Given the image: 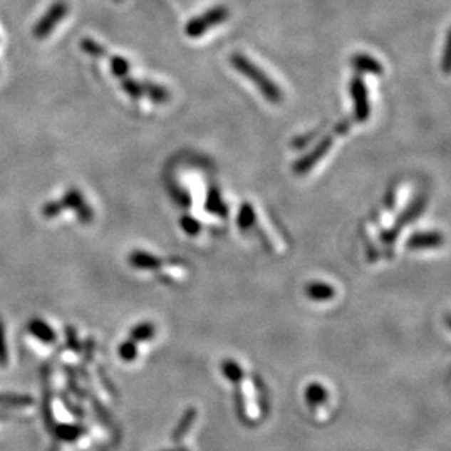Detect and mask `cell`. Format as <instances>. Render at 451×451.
<instances>
[{
    "mask_svg": "<svg viewBox=\"0 0 451 451\" xmlns=\"http://www.w3.org/2000/svg\"><path fill=\"white\" fill-rule=\"evenodd\" d=\"M229 62L232 68L238 72L244 75L252 83L257 86L260 94L272 104H281L284 100V94L281 86L272 81L266 72H263L254 62L244 56L243 53H234L229 57Z\"/></svg>",
    "mask_w": 451,
    "mask_h": 451,
    "instance_id": "1",
    "label": "cell"
},
{
    "mask_svg": "<svg viewBox=\"0 0 451 451\" xmlns=\"http://www.w3.org/2000/svg\"><path fill=\"white\" fill-rule=\"evenodd\" d=\"M228 16H229V11L225 6H215L212 9L203 12L202 15L190 19L186 24L185 31H186L187 37L199 38V37L204 36L206 31H209L210 28H214V26L225 22Z\"/></svg>",
    "mask_w": 451,
    "mask_h": 451,
    "instance_id": "2",
    "label": "cell"
},
{
    "mask_svg": "<svg viewBox=\"0 0 451 451\" xmlns=\"http://www.w3.org/2000/svg\"><path fill=\"white\" fill-rule=\"evenodd\" d=\"M69 14V5L65 0H56L48 6L46 14L37 21L33 28V36L37 40H44L51 36L56 26L62 22V19Z\"/></svg>",
    "mask_w": 451,
    "mask_h": 451,
    "instance_id": "3",
    "label": "cell"
},
{
    "mask_svg": "<svg viewBox=\"0 0 451 451\" xmlns=\"http://www.w3.org/2000/svg\"><path fill=\"white\" fill-rule=\"evenodd\" d=\"M349 93L353 107V118L358 123H366L371 115V104L367 85L361 75H355L349 83Z\"/></svg>",
    "mask_w": 451,
    "mask_h": 451,
    "instance_id": "4",
    "label": "cell"
},
{
    "mask_svg": "<svg viewBox=\"0 0 451 451\" xmlns=\"http://www.w3.org/2000/svg\"><path fill=\"white\" fill-rule=\"evenodd\" d=\"M335 136L336 135L332 133V135H326L324 138H321L318 140V143L310 150L309 154H306L303 158H299L294 164V172L296 175H304L310 170H313L320 162V160L328 154V150L332 149L333 142H335Z\"/></svg>",
    "mask_w": 451,
    "mask_h": 451,
    "instance_id": "5",
    "label": "cell"
},
{
    "mask_svg": "<svg viewBox=\"0 0 451 451\" xmlns=\"http://www.w3.org/2000/svg\"><path fill=\"white\" fill-rule=\"evenodd\" d=\"M62 204H63V209H73L82 224H89L94 218V212H93L91 206L85 202L83 195L78 189H69L63 195Z\"/></svg>",
    "mask_w": 451,
    "mask_h": 451,
    "instance_id": "6",
    "label": "cell"
},
{
    "mask_svg": "<svg viewBox=\"0 0 451 451\" xmlns=\"http://www.w3.org/2000/svg\"><path fill=\"white\" fill-rule=\"evenodd\" d=\"M351 63L353 69L358 73H368V75H383L384 73V66L381 62L367 53H356L353 54Z\"/></svg>",
    "mask_w": 451,
    "mask_h": 451,
    "instance_id": "7",
    "label": "cell"
},
{
    "mask_svg": "<svg viewBox=\"0 0 451 451\" xmlns=\"http://www.w3.org/2000/svg\"><path fill=\"white\" fill-rule=\"evenodd\" d=\"M444 237L440 232H419L409 238L408 247L412 250L420 249H435L442 244Z\"/></svg>",
    "mask_w": 451,
    "mask_h": 451,
    "instance_id": "8",
    "label": "cell"
},
{
    "mask_svg": "<svg viewBox=\"0 0 451 451\" xmlns=\"http://www.w3.org/2000/svg\"><path fill=\"white\" fill-rule=\"evenodd\" d=\"M142 91H143V97L146 95L150 101L155 103V104H165L171 98V94L165 86L155 83V82H150V81L142 82Z\"/></svg>",
    "mask_w": 451,
    "mask_h": 451,
    "instance_id": "9",
    "label": "cell"
},
{
    "mask_svg": "<svg viewBox=\"0 0 451 451\" xmlns=\"http://www.w3.org/2000/svg\"><path fill=\"white\" fill-rule=\"evenodd\" d=\"M307 295L316 301H327L332 299L335 296V289L323 282H316V284H310L306 289Z\"/></svg>",
    "mask_w": 451,
    "mask_h": 451,
    "instance_id": "10",
    "label": "cell"
},
{
    "mask_svg": "<svg viewBox=\"0 0 451 451\" xmlns=\"http://www.w3.org/2000/svg\"><path fill=\"white\" fill-rule=\"evenodd\" d=\"M29 332L46 343H51L56 341V333L41 320H33L29 323Z\"/></svg>",
    "mask_w": 451,
    "mask_h": 451,
    "instance_id": "11",
    "label": "cell"
},
{
    "mask_svg": "<svg viewBox=\"0 0 451 451\" xmlns=\"http://www.w3.org/2000/svg\"><path fill=\"white\" fill-rule=\"evenodd\" d=\"M130 263L135 266V267H139V269H158L161 267V260L150 256V254H146L143 252H135L132 253L130 256Z\"/></svg>",
    "mask_w": 451,
    "mask_h": 451,
    "instance_id": "12",
    "label": "cell"
},
{
    "mask_svg": "<svg viewBox=\"0 0 451 451\" xmlns=\"http://www.w3.org/2000/svg\"><path fill=\"white\" fill-rule=\"evenodd\" d=\"M110 71L117 79H123L130 73V63L125 57L111 56L110 57Z\"/></svg>",
    "mask_w": 451,
    "mask_h": 451,
    "instance_id": "13",
    "label": "cell"
},
{
    "mask_svg": "<svg viewBox=\"0 0 451 451\" xmlns=\"http://www.w3.org/2000/svg\"><path fill=\"white\" fill-rule=\"evenodd\" d=\"M120 85H122V89L125 91L126 95H129L132 100H140L143 97V91H142V82L126 76L123 79H120Z\"/></svg>",
    "mask_w": 451,
    "mask_h": 451,
    "instance_id": "14",
    "label": "cell"
},
{
    "mask_svg": "<svg viewBox=\"0 0 451 451\" xmlns=\"http://www.w3.org/2000/svg\"><path fill=\"white\" fill-rule=\"evenodd\" d=\"M195 419H196V410H195V409H189V410L186 412V415L183 416L182 423L178 424V427H177L174 435H172L174 441H178V440H182L183 437H186V434L189 432L190 427H192L193 423H195Z\"/></svg>",
    "mask_w": 451,
    "mask_h": 451,
    "instance_id": "15",
    "label": "cell"
},
{
    "mask_svg": "<svg viewBox=\"0 0 451 451\" xmlns=\"http://www.w3.org/2000/svg\"><path fill=\"white\" fill-rule=\"evenodd\" d=\"M254 222H256L254 207L250 203H244L243 207L239 209V214H238V225H239V228L249 229L252 225H254Z\"/></svg>",
    "mask_w": 451,
    "mask_h": 451,
    "instance_id": "16",
    "label": "cell"
},
{
    "mask_svg": "<svg viewBox=\"0 0 451 451\" xmlns=\"http://www.w3.org/2000/svg\"><path fill=\"white\" fill-rule=\"evenodd\" d=\"M154 335H155V327H154L152 324H150V323H142L140 326L135 327V328L132 330V333H130L133 342H142V341L145 342V341H149V339L154 338Z\"/></svg>",
    "mask_w": 451,
    "mask_h": 451,
    "instance_id": "17",
    "label": "cell"
},
{
    "mask_svg": "<svg viewBox=\"0 0 451 451\" xmlns=\"http://www.w3.org/2000/svg\"><path fill=\"white\" fill-rule=\"evenodd\" d=\"M33 399L29 396L19 395H0V405L2 406H14V408H25L33 405Z\"/></svg>",
    "mask_w": 451,
    "mask_h": 451,
    "instance_id": "18",
    "label": "cell"
},
{
    "mask_svg": "<svg viewBox=\"0 0 451 451\" xmlns=\"http://www.w3.org/2000/svg\"><path fill=\"white\" fill-rule=\"evenodd\" d=\"M306 399L310 405L324 403L327 399V392L324 390V387H321L318 384H311V385H309L307 392H306Z\"/></svg>",
    "mask_w": 451,
    "mask_h": 451,
    "instance_id": "19",
    "label": "cell"
},
{
    "mask_svg": "<svg viewBox=\"0 0 451 451\" xmlns=\"http://www.w3.org/2000/svg\"><path fill=\"white\" fill-rule=\"evenodd\" d=\"M81 48H82V51H85L86 54L93 56V57H105L107 56V50L101 44L94 41L93 38H83L81 41Z\"/></svg>",
    "mask_w": 451,
    "mask_h": 451,
    "instance_id": "20",
    "label": "cell"
},
{
    "mask_svg": "<svg viewBox=\"0 0 451 451\" xmlns=\"http://www.w3.org/2000/svg\"><path fill=\"white\" fill-rule=\"evenodd\" d=\"M85 430L82 427H69V425H60L56 430V435L63 441H73L79 438Z\"/></svg>",
    "mask_w": 451,
    "mask_h": 451,
    "instance_id": "21",
    "label": "cell"
},
{
    "mask_svg": "<svg viewBox=\"0 0 451 451\" xmlns=\"http://www.w3.org/2000/svg\"><path fill=\"white\" fill-rule=\"evenodd\" d=\"M222 370H224L225 377L234 383H238L239 378H243V370L239 368L238 364L234 363V361H227V363H224Z\"/></svg>",
    "mask_w": 451,
    "mask_h": 451,
    "instance_id": "22",
    "label": "cell"
},
{
    "mask_svg": "<svg viewBox=\"0 0 451 451\" xmlns=\"http://www.w3.org/2000/svg\"><path fill=\"white\" fill-rule=\"evenodd\" d=\"M207 209L210 210V212H215V214H225V204L219 196L218 192H210L209 193V199H207Z\"/></svg>",
    "mask_w": 451,
    "mask_h": 451,
    "instance_id": "23",
    "label": "cell"
},
{
    "mask_svg": "<svg viewBox=\"0 0 451 451\" xmlns=\"http://www.w3.org/2000/svg\"><path fill=\"white\" fill-rule=\"evenodd\" d=\"M120 356L123 358V361H128V363H132V361L136 358L138 355V349H136V343L133 341H129L126 343H123L118 349Z\"/></svg>",
    "mask_w": 451,
    "mask_h": 451,
    "instance_id": "24",
    "label": "cell"
},
{
    "mask_svg": "<svg viewBox=\"0 0 451 451\" xmlns=\"http://www.w3.org/2000/svg\"><path fill=\"white\" fill-rule=\"evenodd\" d=\"M62 210H63L62 202H48V203H46L43 206L41 212H43V215L46 218H54V217L60 215V212H62Z\"/></svg>",
    "mask_w": 451,
    "mask_h": 451,
    "instance_id": "25",
    "label": "cell"
},
{
    "mask_svg": "<svg viewBox=\"0 0 451 451\" xmlns=\"http://www.w3.org/2000/svg\"><path fill=\"white\" fill-rule=\"evenodd\" d=\"M8 363V349L5 343V332H4V324L0 321V366H6Z\"/></svg>",
    "mask_w": 451,
    "mask_h": 451,
    "instance_id": "26",
    "label": "cell"
},
{
    "mask_svg": "<svg viewBox=\"0 0 451 451\" xmlns=\"http://www.w3.org/2000/svg\"><path fill=\"white\" fill-rule=\"evenodd\" d=\"M182 227L189 232V234H197L199 232V228H200V225H199V222L196 221V219H193V218H190V217H186V218H183V221H182Z\"/></svg>",
    "mask_w": 451,
    "mask_h": 451,
    "instance_id": "27",
    "label": "cell"
},
{
    "mask_svg": "<svg viewBox=\"0 0 451 451\" xmlns=\"http://www.w3.org/2000/svg\"><path fill=\"white\" fill-rule=\"evenodd\" d=\"M66 335H68V345H69L72 349L78 351V349H79V342L76 341L75 328H73V327H68V328H66Z\"/></svg>",
    "mask_w": 451,
    "mask_h": 451,
    "instance_id": "28",
    "label": "cell"
},
{
    "mask_svg": "<svg viewBox=\"0 0 451 451\" xmlns=\"http://www.w3.org/2000/svg\"><path fill=\"white\" fill-rule=\"evenodd\" d=\"M349 129H351V122H349V120H343V122H341V123L335 128L333 133H335V135H345V133L349 132Z\"/></svg>",
    "mask_w": 451,
    "mask_h": 451,
    "instance_id": "29",
    "label": "cell"
},
{
    "mask_svg": "<svg viewBox=\"0 0 451 451\" xmlns=\"http://www.w3.org/2000/svg\"><path fill=\"white\" fill-rule=\"evenodd\" d=\"M448 66H450V38L447 40V44H445V53H444V71L448 72Z\"/></svg>",
    "mask_w": 451,
    "mask_h": 451,
    "instance_id": "30",
    "label": "cell"
}]
</instances>
